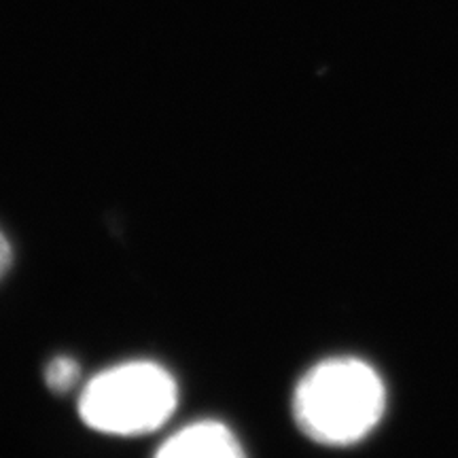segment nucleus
Returning <instances> with one entry per match:
<instances>
[{"label":"nucleus","mask_w":458,"mask_h":458,"mask_svg":"<svg viewBox=\"0 0 458 458\" xmlns=\"http://www.w3.org/2000/svg\"><path fill=\"white\" fill-rule=\"evenodd\" d=\"M386 411V386L368 360L331 357L301 376L293 393L300 431L323 445L363 442Z\"/></svg>","instance_id":"obj_1"},{"label":"nucleus","mask_w":458,"mask_h":458,"mask_svg":"<svg viewBox=\"0 0 458 458\" xmlns=\"http://www.w3.org/2000/svg\"><path fill=\"white\" fill-rule=\"evenodd\" d=\"M11 261H13V249H11L7 236L0 232V278L7 274V270L11 267Z\"/></svg>","instance_id":"obj_5"},{"label":"nucleus","mask_w":458,"mask_h":458,"mask_svg":"<svg viewBox=\"0 0 458 458\" xmlns=\"http://www.w3.org/2000/svg\"><path fill=\"white\" fill-rule=\"evenodd\" d=\"M153 458H246L242 444L223 422L199 420L159 445Z\"/></svg>","instance_id":"obj_3"},{"label":"nucleus","mask_w":458,"mask_h":458,"mask_svg":"<svg viewBox=\"0 0 458 458\" xmlns=\"http://www.w3.org/2000/svg\"><path fill=\"white\" fill-rule=\"evenodd\" d=\"M176 403L179 386L168 369L153 360H128L91 377L79 399V414L94 431L134 437L157 431Z\"/></svg>","instance_id":"obj_2"},{"label":"nucleus","mask_w":458,"mask_h":458,"mask_svg":"<svg viewBox=\"0 0 458 458\" xmlns=\"http://www.w3.org/2000/svg\"><path fill=\"white\" fill-rule=\"evenodd\" d=\"M79 377H81V368L72 357L60 354V357L51 359L45 368V382L51 391L55 393H66L77 385Z\"/></svg>","instance_id":"obj_4"}]
</instances>
